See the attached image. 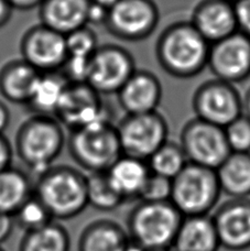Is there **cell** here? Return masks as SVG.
Here are the masks:
<instances>
[{
	"mask_svg": "<svg viewBox=\"0 0 250 251\" xmlns=\"http://www.w3.org/2000/svg\"><path fill=\"white\" fill-rule=\"evenodd\" d=\"M211 44L190 21L168 25L159 35L155 56L161 69L175 78H192L207 67Z\"/></svg>",
	"mask_w": 250,
	"mask_h": 251,
	"instance_id": "obj_1",
	"label": "cell"
},
{
	"mask_svg": "<svg viewBox=\"0 0 250 251\" xmlns=\"http://www.w3.org/2000/svg\"><path fill=\"white\" fill-rule=\"evenodd\" d=\"M34 195L53 219H70L87 207L86 176L70 165H53L38 176Z\"/></svg>",
	"mask_w": 250,
	"mask_h": 251,
	"instance_id": "obj_2",
	"label": "cell"
},
{
	"mask_svg": "<svg viewBox=\"0 0 250 251\" xmlns=\"http://www.w3.org/2000/svg\"><path fill=\"white\" fill-rule=\"evenodd\" d=\"M64 145L63 126L53 116L34 115L20 126L16 136L18 156L38 176L54 165Z\"/></svg>",
	"mask_w": 250,
	"mask_h": 251,
	"instance_id": "obj_3",
	"label": "cell"
},
{
	"mask_svg": "<svg viewBox=\"0 0 250 251\" xmlns=\"http://www.w3.org/2000/svg\"><path fill=\"white\" fill-rule=\"evenodd\" d=\"M183 218L171 201H140L128 217L129 238L147 250L171 248Z\"/></svg>",
	"mask_w": 250,
	"mask_h": 251,
	"instance_id": "obj_4",
	"label": "cell"
},
{
	"mask_svg": "<svg viewBox=\"0 0 250 251\" xmlns=\"http://www.w3.org/2000/svg\"><path fill=\"white\" fill-rule=\"evenodd\" d=\"M69 150L75 162L89 173L107 172L123 155L117 129L110 119L72 130Z\"/></svg>",
	"mask_w": 250,
	"mask_h": 251,
	"instance_id": "obj_5",
	"label": "cell"
},
{
	"mask_svg": "<svg viewBox=\"0 0 250 251\" xmlns=\"http://www.w3.org/2000/svg\"><path fill=\"white\" fill-rule=\"evenodd\" d=\"M221 194L215 170L189 162L172 180L170 201L183 217L203 216L212 212Z\"/></svg>",
	"mask_w": 250,
	"mask_h": 251,
	"instance_id": "obj_6",
	"label": "cell"
},
{
	"mask_svg": "<svg viewBox=\"0 0 250 251\" xmlns=\"http://www.w3.org/2000/svg\"><path fill=\"white\" fill-rule=\"evenodd\" d=\"M123 155L148 161L169 139L167 120L158 111L126 115L116 125Z\"/></svg>",
	"mask_w": 250,
	"mask_h": 251,
	"instance_id": "obj_7",
	"label": "cell"
},
{
	"mask_svg": "<svg viewBox=\"0 0 250 251\" xmlns=\"http://www.w3.org/2000/svg\"><path fill=\"white\" fill-rule=\"evenodd\" d=\"M178 143L190 163L215 171L231 153L224 128L196 117L184 125Z\"/></svg>",
	"mask_w": 250,
	"mask_h": 251,
	"instance_id": "obj_8",
	"label": "cell"
},
{
	"mask_svg": "<svg viewBox=\"0 0 250 251\" xmlns=\"http://www.w3.org/2000/svg\"><path fill=\"white\" fill-rule=\"evenodd\" d=\"M136 71L130 52L117 44H104L91 57L86 83L100 95L117 94Z\"/></svg>",
	"mask_w": 250,
	"mask_h": 251,
	"instance_id": "obj_9",
	"label": "cell"
},
{
	"mask_svg": "<svg viewBox=\"0 0 250 251\" xmlns=\"http://www.w3.org/2000/svg\"><path fill=\"white\" fill-rule=\"evenodd\" d=\"M192 107L196 118L225 128L243 115V97L235 85L214 78L195 89Z\"/></svg>",
	"mask_w": 250,
	"mask_h": 251,
	"instance_id": "obj_10",
	"label": "cell"
},
{
	"mask_svg": "<svg viewBox=\"0 0 250 251\" xmlns=\"http://www.w3.org/2000/svg\"><path fill=\"white\" fill-rule=\"evenodd\" d=\"M159 9L153 0H119L109 9L107 31L124 41L148 39L159 25Z\"/></svg>",
	"mask_w": 250,
	"mask_h": 251,
	"instance_id": "obj_11",
	"label": "cell"
},
{
	"mask_svg": "<svg viewBox=\"0 0 250 251\" xmlns=\"http://www.w3.org/2000/svg\"><path fill=\"white\" fill-rule=\"evenodd\" d=\"M20 51L22 60L41 74L60 72L69 56L65 35L41 24L24 34Z\"/></svg>",
	"mask_w": 250,
	"mask_h": 251,
	"instance_id": "obj_12",
	"label": "cell"
},
{
	"mask_svg": "<svg viewBox=\"0 0 250 251\" xmlns=\"http://www.w3.org/2000/svg\"><path fill=\"white\" fill-rule=\"evenodd\" d=\"M207 67L223 82L236 85L250 77V38L235 32L211 44Z\"/></svg>",
	"mask_w": 250,
	"mask_h": 251,
	"instance_id": "obj_13",
	"label": "cell"
},
{
	"mask_svg": "<svg viewBox=\"0 0 250 251\" xmlns=\"http://www.w3.org/2000/svg\"><path fill=\"white\" fill-rule=\"evenodd\" d=\"M54 118L71 131L101 119H109L101 95L87 83H71L66 86Z\"/></svg>",
	"mask_w": 250,
	"mask_h": 251,
	"instance_id": "obj_14",
	"label": "cell"
},
{
	"mask_svg": "<svg viewBox=\"0 0 250 251\" xmlns=\"http://www.w3.org/2000/svg\"><path fill=\"white\" fill-rule=\"evenodd\" d=\"M221 247L231 251L250 248V199H230L212 217Z\"/></svg>",
	"mask_w": 250,
	"mask_h": 251,
	"instance_id": "obj_15",
	"label": "cell"
},
{
	"mask_svg": "<svg viewBox=\"0 0 250 251\" xmlns=\"http://www.w3.org/2000/svg\"><path fill=\"white\" fill-rule=\"evenodd\" d=\"M190 22L209 44L238 31L235 4L227 0H200Z\"/></svg>",
	"mask_w": 250,
	"mask_h": 251,
	"instance_id": "obj_16",
	"label": "cell"
},
{
	"mask_svg": "<svg viewBox=\"0 0 250 251\" xmlns=\"http://www.w3.org/2000/svg\"><path fill=\"white\" fill-rule=\"evenodd\" d=\"M116 95L126 115L153 113L162 100V85L151 72L137 70Z\"/></svg>",
	"mask_w": 250,
	"mask_h": 251,
	"instance_id": "obj_17",
	"label": "cell"
},
{
	"mask_svg": "<svg viewBox=\"0 0 250 251\" xmlns=\"http://www.w3.org/2000/svg\"><path fill=\"white\" fill-rule=\"evenodd\" d=\"M91 0H44L39 7L41 25L68 35L87 25Z\"/></svg>",
	"mask_w": 250,
	"mask_h": 251,
	"instance_id": "obj_18",
	"label": "cell"
},
{
	"mask_svg": "<svg viewBox=\"0 0 250 251\" xmlns=\"http://www.w3.org/2000/svg\"><path fill=\"white\" fill-rule=\"evenodd\" d=\"M41 73L24 60H13L0 70V94L13 104L28 105Z\"/></svg>",
	"mask_w": 250,
	"mask_h": 251,
	"instance_id": "obj_19",
	"label": "cell"
},
{
	"mask_svg": "<svg viewBox=\"0 0 250 251\" xmlns=\"http://www.w3.org/2000/svg\"><path fill=\"white\" fill-rule=\"evenodd\" d=\"M220 247L212 217L203 215L183 218L173 244L175 251H218Z\"/></svg>",
	"mask_w": 250,
	"mask_h": 251,
	"instance_id": "obj_20",
	"label": "cell"
},
{
	"mask_svg": "<svg viewBox=\"0 0 250 251\" xmlns=\"http://www.w3.org/2000/svg\"><path fill=\"white\" fill-rule=\"evenodd\" d=\"M107 176L114 188L125 201L139 199L147 178L150 176V169L147 161L122 155L116 161Z\"/></svg>",
	"mask_w": 250,
	"mask_h": 251,
	"instance_id": "obj_21",
	"label": "cell"
},
{
	"mask_svg": "<svg viewBox=\"0 0 250 251\" xmlns=\"http://www.w3.org/2000/svg\"><path fill=\"white\" fill-rule=\"evenodd\" d=\"M130 244L127 231L113 221L100 219L89 224L78 241L79 251H125Z\"/></svg>",
	"mask_w": 250,
	"mask_h": 251,
	"instance_id": "obj_22",
	"label": "cell"
},
{
	"mask_svg": "<svg viewBox=\"0 0 250 251\" xmlns=\"http://www.w3.org/2000/svg\"><path fill=\"white\" fill-rule=\"evenodd\" d=\"M222 193L231 199L250 197V153L231 152L216 170Z\"/></svg>",
	"mask_w": 250,
	"mask_h": 251,
	"instance_id": "obj_23",
	"label": "cell"
},
{
	"mask_svg": "<svg viewBox=\"0 0 250 251\" xmlns=\"http://www.w3.org/2000/svg\"><path fill=\"white\" fill-rule=\"evenodd\" d=\"M34 194V185L25 172L10 167L0 172V213L13 216Z\"/></svg>",
	"mask_w": 250,
	"mask_h": 251,
	"instance_id": "obj_24",
	"label": "cell"
},
{
	"mask_svg": "<svg viewBox=\"0 0 250 251\" xmlns=\"http://www.w3.org/2000/svg\"><path fill=\"white\" fill-rule=\"evenodd\" d=\"M69 80L61 72L41 74L37 86L28 102L35 115L53 116L59 107Z\"/></svg>",
	"mask_w": 250,
	"mask_h": 251,
	"instance_id": "obj_25",
	"label": "cell"
},
{
	"mask_svg": "<svg viewBox=\"0 0 250 251\" xmlns=\"http://www.w3.org/2000/svg\"><path fill=\"white\" fill-rule=\"evenodd\" d=\"M68 230L53 221L40 229L25 232L19 251H70Z\"/></svg>",
	"mask_w": 250,
	"mask_h": 251,
	"instance_id": "obj_26",
	"label": "cell"
},
{
	"mask_svg": "<svg viewBox=\"0 0 250 251\" xmlns=\"http://www.w3.org/2000/svg\"><path fill=\"white\" fill-rule=\"evenodd\" d=\"M86 187L88 205L98 210L109 212L126 201L114 188L107 172L89 173L86 176Z\"/></svg>",
	"mask_w": 250,
	"mask_h": 251,
	"instance_id": "obj_27",
	"label": "cell"
},
{
	"mask_svg": "<svg viewBox=\"0 0 250 251\" xmlns=\"http://www.w3.org/2000/svg\"><path fill=\"white\" fill-rule=\"evenodd\" d=\"M151 173L173 180L189 163L180 143L167 141L147 161Z\"/></svg>",
	"mask_w": 250,
	"mask_h": 251,
	"instance_id": "obj_28",
	"label": "cell"
},
{
	"mask_svg": "<svg viewBox=\"0 0 250 251\" xmlns=\"http://www.w3.org/2000/svg\"><path fill=\"white\" fill-rule=\"evenodd\" d=\"M12 217L16 225L20 226L25 232L40 229L54 221L46 206L34 194L13 214Z\"/></svg>",
	"mask_w": 250,
	"mask_h": 251,
	"instance_id": "obj_29",
	"label": "cell"
},
{
	"mask_svg": "<svg viewBox=\"0 0 250 251\" xmlns=\"http://www.w3.org/2000/svg\"><path fill=\"white\" fill-rule=\"evenodd\" d=\"M68 54L72 57L91 59L98 46L97 35L88 25L65 35Z\"/></svg>",
	"mask_w": 250,
	"mask_h": 251,
	"instance_id": "obj_30",
	"label": "cell"
},
{
	"mask_svg": "<svg viewBox=\"0 0 250 251\" xmlns=\"http://www.w3.org/2000/svg\"><path fill=\"white\" fill-rule=\"evenodd\" d=\"M231 152L250 153V119L242 115L224 128Z\"/></svg>",
	"mask_w": 250,
	"mask_h": 251,
	"instance_id": "obj_31",
	"label": "cell"
},
{
	"mask_svg": "<svg viewBox=\"0 0 250 251\" xmlns=\"http://www.w3.org/2000/svg\"><path fill=\"white\" fill-rule=\"evenodd\" d=\"M172 192V180L158 174L151 173L147 178L145 186L140 193L139 200L141 201H170Z\"/></svg>",
	"mask_w": 250,
	"mask_h": 251,
	"instance_id": "obj_32",
	"label": "cell"
},
{
	"mask_svg": "<svg viewBox=\"0 0 250 251\" xmlns=\"http://www.w3.org/2000/svg\"><path fill=\"white\" fill-rule=\"evenodd\" d=\"M234 4L238 31L250 38V0H239Z\"/></svg>",
	"mask_w": 250,
	"mask_h": 251,
	"instance_id": "obj_33",
	"label": "cell"
},
{
	"mask_svg": "<svg viewBox=\"0 0 250 251\" xmlns=\"http://www.w3.org/2000/svg\"><path fill=\"white\" fill-rule=\"evenodd\" d=\"M108 9L100 6V4L93 3L91 1L87 12V25H105L107 18H108Z\"/></svg>",
	"mask_w": 250,
	"mask_h": 251,
	"instance_id": "obj_34",
	"label": "cell"
},
{
	"mask_svg": "<svg viewBox=\"0 0 250 251\" xmlns=\"http://www.w3.org/2000/svg\"><path fill=\"white\" fill-rule=\"evenodd\" d=\"M13 149L4 134H0V172L10 168L12 163Z\"/></svg>",
	"mask_w": 250,
	"mask_h": 251,
	"instance_id": "obj_35",
	"label": "cell"
},
{
	"mask_svg": "<svg viewBox=\"0 0 250 251\" xmlns=\"http://www.w3.org/2000/svg\"><path fill=\"white\" fill-rule=\"evenodd\" d=\"M15 219L11 215L0 213V245L8 240L15 227Z\"/></svg>",
	"mask_w": 250,
	"mask_h": 251,
	"instance_id": "obj_36",
	"label": "cell"
},
{
	"mask_svg": "<svg viewBox=\"0 0 250 251\" xmlns=\"http://www.w3.org/2000/svg\"><path fill=\"white\" fill-rule=\"evenodd\" d=\"M15 10L28 11L31 9L39 8L44 0H8Z\"/></svg>",
	"mask_w": 250,
	"mask_h": 251,
	"instance_id": "obj_37",
	"label": "cell"
},
{
	"mask_svg": "<svg viewBox=\"0 0 250 251\" xmlns=\"http://www.w3.org/2000/svg\"><path fill=\"white\" fill-rule=\"evenodd\" d=\"M15 9L8 0H0V29L10 21Z\"/></svg>",
	"mask_w": 250,
	"mask_h": 251,
	"instance_id": "obj_38",
	"label": "cell"
},
{
	"mask_svg": "<svg viewBox=\"0 0 250 251\" xmlns=\"http://www.w3.org/2000/svg\"><path fill=\"white\" fill-rule=\"evenodd\" d=\"M10 123V111L4 102L0 100V134H3Z\"/></svg>",
	"mask_w": 250,
	"mask_h": 251,
	"instance_id": "obj_39",
	"label": "cell"
},
{
	"mask_svg": "<svg viewBox=\"0 0 250 251\" xmlns=\"http://www.w3.org/2000/svg\"><path fill=\"white\" fill-rule=\"evenodd\" d=\"M243 115L250 119V87L243 97Z\"/></svg>",
	"mask_w": 250,
	"mask_h": 251,
	"instance_id": "obj_40",
	"label": "cell"
},
{
	"mask_svg": "<svg viewBox=\"0 0 250 251\" xmlns=\"http://www.w3.org/2000/svg\"><path fill=\"white\" fill-rule=\"evenodd\" d=\"M93 3H96V4H100V6L104 7L106 9H111L113 8L116 3H117L119 0H91Z\"/></svg>",
	"mask_w": 250,
	"mask_h": 251,
	"instance_id": "obj_41",
	"label": "cell"
},
{
	"mask_svg": "<svg viewBox=\"0 0 250 251\" xmlns=\"http://www.w3.org/2000/svg\"><path fill=\"white\" fill-rule=\"evenodd\" d=\"M125 251H150V250H147L145 248H142L141 246L137 245L135 243H131V241H130V244L128 245V247L126 248V250H125Z\"/></svg>",
	"mask_w": 250,
	"mask_h": 251,
	"instance_id": "obj_42",
	"label": "cell"
},
{
	"mask_svg": "<svg viewBox=\"0 0 250 251\" xmlns=\"http://www.w3.org/2000/svg\"><path fill=\"white\" fill-rule=\"evenodd\" d=\"M150 251H172L171 248H167V249H157V250H150Z\"/></svg>",
	"mask_w": 250,
	"mask_h": 251,
	"instance_id": "obj_43",
	"label": "cell"
},
{
	"mask_svg": "<svg viewBox=\"0 0 250 251\" xmlns=\"http://www.w3.org/2000/svg\"><path fill=\"white\" fill-rule=\"evenodd\" d=\"M227 1H229V2H231V3H236V2H238L239 0H227Z\"/></svg>",
	"mask_w": 250,
	"mask_h": 251,
	"instance_id": "obj_44",
	"label": "cell"
},
{
	"mask_svg": "<svg viewBox=\"0 0 250 251\" xmlns=\"http://www.w3.org/2000/svg\"><path fill=\"white\" fill-rule=\"evenodd\" d=\"M0 251H4V250H3V249H1V248H0Z\"/></svg>",
	"mask_w": 250,
	"mask_h": 251,
	"instance_id": "obj_45",
	"label": "cell"
}]
</instances>
